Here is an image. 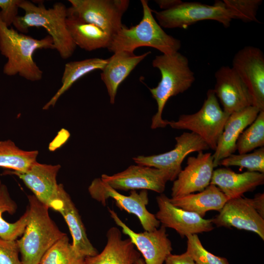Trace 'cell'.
Masks as SVG:
<instances>
[{
  "mask_svg": "<svg viewBox=\"0 0 264 264\" xmlns=\"http://www.w3.org/2000/svg\"><path fill=\"white\" fill-rule=\"evenodd\" d=\"M66 25L75 45L86 51L108 48L112 36L91 23L67 17Z\"/></svg>",
  "mask_w": 264,
  "mask_h": 264,
  "instance_id": "cell-25",
  "label": "cell"
},
{
  "mask_svg": "<svg viewBox=\"0 0 264 264\" xmlns=\"http://www.w3.org/2000/svg\"><path fill=\"white\" fill-rule=\"evenodd\" d=\"M165 263V264H196L186 251L181 254H171L167 257Z\"/></svg>",
  "mask_w": 264,
  "mask_h": 264,
  "instance_id": "cell-36",
  "label": "cell"
},
{
  "mask_svg": "<svg viewBox=\"0 0 264 264\" xmlns=\"http://www.w3.org/2000/svg\"><path fill=\"white\" fill-rule=\"evenodd\" d=\"M19 6L24 13L18 16L13 23L16 30L26 33L30 27H42L51 37L55 49L62 59L72 56L76 45L67 27V8L65 4L56 2L52 8H46L42 2L36 5L31 1L20 0Z\"/></svg>",
  "mask_w": 264,
  "mask_h": 264,
  "instance_id": "cell-2",
  "label": "cell"
},
{
  "mask_svg": "<svg viewBox=\"0 0 264 264\" xmlns=\"http://www.w3.org/2000/svg\"><path fill=\"white\" fill-rule=\"evenodd\" d=\"M229 116L221 108L213 89H209L198 111L181 115L176 121H168V125L173 129L187 130L196 133L215 151Z\"/></svg>",
  "mask_w": 264,
  "mask_h": 264,
  "instance_id": "cell-6",
  "label": "cell"
},
{
  "mask_svg": "<svg viewBox=\"0 0 264 264\" xmlns=\"http://www.w3.org/2000/svg\"><path fill=\"white\" fill-rule=\"evenodd\" d=\"M134 264H145L144 261L142 258H140L137 260Z\"/></svg>",
  "mask_w": 264,
  "mask_h": 264,
  "instance_id": "cell-39",
  "label": "cell"
},
{
  "mask_svg": "<svg viewBox=\"0 0 264 264\" xmlns=\"http://www.w3.org/2000/svg\"><path fill=\"white\" fill-rule=\"evenodd\" d=\"M151 51L139 55L125 51L116 52L109 59L101 73L110 104H113L119 86L134 68L145 59Z\"/></svg>",
  "mask_w": 264,
  "mask_h": 264,
  "instance_id": "cell-22",
  "label": "cell"
},
{
  "mask_svg": "<svg viewBox=\"0 0 264 264\" xmlns=\"http://www.w3.org/2000/svg\"><path fill=\"white\" fill-rule=\"evenodd\" d=\"M88 191L91 197L103 206L106 205L108 199L112 198L121 210L136 216L145 231H153L160 224L155 215L146 208L149 203L147 190H143L139 193L136 190L131 191L130 195L126 196L111 187L100 178H96L88 186Z\"/></svg>",
  "mask_w": 264,
  "mask_h": 264,
  "instance_id": "cell-9",
  "label": "cell"
},
{
  "mask_svg": "<svg viewBox=\"0 0 264 264\" xmlns=\"http://www.w3.org/2000/svg\"><path fill=\"white\" fill-rule=\"evenodd\" d=\"M20 0H0V15L3 22L10 27L18 16Z\"/></svg>",
  "mask_w": 264,
  "mask_h": 264,
  "instance_id": "cell-35",
  "label": "cell"
},
{
  "mask_svg": "<svg viewBox=\"0 0 264 264\" xmlns=\"http://www.w3.org/2000/svg\"><path fill=\"white\" fill-rule=\"evenodd\" d=\"M143 17L139 23L127 27L123 24L120 29L112 36L107 48L115 53L125 51L133 53L136 48L148 46L155 48L163 54H173L181 46L179 40L168 34L155 20L146 0H141Z\"/></svg>",
  "mask_w": 264,
  "mask_h": 264,
  "instance_id": "cell-3",
  "label": "cell"
},
{
  "mask_svg": "<svg viewBox=\"0 0 264 264\" xmlns=\"http://www.w3.org/2000/svg\"><path fill=\"white\" fill-rule=\"evenodd\" d=\"M43 49H55L50 36L37 39L19 32L7 26L0 15V53L7 59L3 67L5 75L18 74L32 82L41 80L43 71L35 62L33 55L36 50Z\"/></svg>",
  "mask_w": 264,
  "mask_h": 264,
  "instance_id": "cell-1",
  "label": "cell"
},
{
  "mask_svg": "<svg viewBox=\"0 0 264 264\" xmlns=\"http://www.w3.org/2000/svg\"><path fill=\"white\" fill-rule=\"evenodd\" d=\"M214 167L213 154L210 153L200 151L197 156H189L186 166L174 180L171 198L203 191L210 184Z\"/></svg>",
  "mask_w": 264,
  "mask_h": 264,
  "instance_id": "cell-15",
  "label": "cell"
},
{
  "mask_svg": "<svg viewBox=\"0 0 264 264\" xmlns=\"http://www.w3.org/2000/svg\"><path fill=\"white\" fill-rule=\"evenodd\" d=\"M218 165L225 167L239 166L247 171L264 174V147L260 148L251 153L232 154L222 159Z\"/></svg>",
  "mask_w": 264,
  "mask_h": 264,
  "instance_id": "cell-31",
  "label": "cell"
},
{
  "mask_svg": "<svg viewBox=\"0 0 264 264\" xmlns=\"http://www.w3.org/2000/svg\"><path fill=\"white\" fill-rule=\"evenodd\" d=\"M1 184H2V183H1V181H0V185Z\"/></svg>",
  "mask_w": 264,
  "mask_h": 264,
  "instance_id": "cell-40",
  "label": "cell"
},
{
  "mask_svg": "<svg viewBox=\"0 0 264 264\" xmlns=\"http://www.w3.org/2000/svg\"><path fill=\"white\" fill-rule=\"evenodd\" d=\"M19 253L17 240L0 238V264H22L19 258Z\"/></svg>",
  "mask_w": 264,
  "mask_h": 264,
  "instance_id": "cell-34",
  "label": "cell"
},
{
  "mask_svg": "<svg viewBox=\"0 0 264 264\" xmlns=\"http://www.w3.org/2000/svg\"><path fill=\"white\" fill-rule=\"evenodd\" d=\"M155 2L162 10H166L177 5L182 1L180 0H156Z\"/></svg>",
  "mask_w": 264,
  "mask_h": 264,
  "instance_id": "cell-38",
  "label": "cell"
},
{
  "mask_svg": "<svg viewBox=\"0 0 264 264\" xmlns=\"http://www.w3.org/2000/svg\"><path fill=\"white\" fill-rule=\"evenodd\" d=\"M85 259L69 243L66 234L46 251L40 264H86Z\"/></svg>",
  "mask_w": 264,
  "mask_h": 264,
  "instance_id": "cell-29",
  "label": "cell"
},
{
  "mask_svg": "<svg viewBox=\"0 0 264 264\" xmlns=\"http://www.w3.org/2000/svg\"><path fill=\"white\" fill-rule=\"evenodd\" d=\"M67 17L93 24L111 36L122 27L128 0H69Z\"/></svg>",
  "mask_w": 264,
  "mask_h": 264,
  "instance_id": "cell-8",
  "label": "cell"
},
{
  "mask_svg": "<svg viewBox=\"0 0 264 264\" xmlns=\"http://www.w3.org/2000/svg\"><path fill=\"white\" fill-rule=\"evenodd\" d=\"M260 111L251 106L229 115L213 154L215 167L220 160L235 152L239 136L255 120Z\"/></svg>",
  "mask_w": 264,
  "mask_h": 264,
  "instance_id": "cell-20",
  "label": "cell"
},
{
  "mask_svg": "<svg viewBox=\"0 0 264 264\" xmlns=\"http://www.w3.org/2000/svg\"><path fill=\"white\" fill-rule=\"evenodd\" d=\"M173 149L167 152L148 156L138 155L132 159L138 165L157 168L166 172L174 181L182 170L181 164L189 154L209 149L202 139L192 132H184L175 138Z\"/></svg>",
  "mask_w": 264,
  "mask_h": 264,
  "instance_id": "cell-10",
  "label": "cell"
},
{
  "mask_svg": "<svg viewBox=\"0 0 264 264\" xmlns=\"http://www.w3.org/2000/svg\"><path fill=\"white\" fill-rule=\"evenodd\" d=\"M264 183V174L246 171L237 173L231 170L220 168L213 171L210 184L218 187L228 200L242 197Z\"/></svg>",
  "mask_w": 264,
  "mask_h": 264,
  "instance_id": "cell-23",
  "label": "cell"
},
{
  "mask_svg": "<svg viewBox=\"0 0 264 264\" xmlns=\"http://www.w3.org/2000/svg\"><path fill=\"white\" fill-rule=\"evenodd\" d=\"M17 209V204L11 198L7 186L1 184L0 185V238L14 241L23 234L28 220L27 208L24 214L15 222H7L2 217L3 213L13 215Z\"/></svg>",
  "mask_w": 264,
  "mask_h": 264,
  "instance_id": "cell-27",
  "label": "cell"
},
{
  "mask_svg": "<svg viewBox=\"0 0 264 264\" xmlns=\"http://www.w3.org/2000/svg\"><path fill=\"white\" fill-rule=\"evenodd\" d=\"M187 238L186 252L196 264H229L227 259L215 256L202 245L197 234L190 235Z\"/></svg>",
  "mask_w": 264,
  "mask_h": 264,
  "instance_id": "cell-32",
  "label": "cell"
},
{
  "mask_svg": "<svg viewBox=\"0 0 264 264\" xmlns=\"http://www.w3.org/2000/svg\"><path fill=\"white\" fill-rule=\"evenodd\" d=\"M264 146V111L239 136L236 143L239 154H245Z\"/></svg>",
  "mask_w": 264,
  "mask_h": 264,
  "instance_id": "cell-30",
  "label": "cell"
},
{
  "mask_svg": "<svg viewBox=\"0 0 264 264\" xmlns=\"http://www.w3.org/2000/svg\"><path fill=\"white\" fill-rule=\"evenodd\" d=\"M215 94L228 114L252 106L247 88L235 72L228 66H222L215 74Z\"/></svg>",
  "mask_w": 264,
  "mask_h": 264,
  "instance_id": "cell-17",
  "label": "cell"
},
{
  "mask_svg": "<svg viewBox=\"0 0 264 264\" xmlns=\"http://www.w3.org/2000/svg\"><path fill=\"white\" fill-rule=\"evenodd\" d=\"M108 62L107 59L99 58L71 61L65 66L62 78V86L54 95L43 107L44 110L54 107L59 98L77 80L95 70H102Z\"/></svg>",
  "mask_w": 264,
  "mask_h": 264,
  "instance_id": "cell-26",
  "label": "cell"
},
{
  "mask_svg": "<svg viewBox=\"0 0 264 264\" xmlns=\"http://www.w3.org/2000/svg\"><path fill=\"white\" fill-rule=\"evenodd\" d=\"M152 66L159 69L161 75L157 86L149 88L157 106L151 126L152 129H155L168 125V121L162 119V114L169 98L188 90L195 78L187 58L179 52L156 56L152 61Z\"/></svg>",
  "mask_w": 264,
  "mask_h": 264,
  "instance_id": "cell-4",
  "label": "cell"
},
{
  "mask_svg": "<svg viewBox=\"0 0 264 264\" xmlns=\"http://www.w3.org/2000/svg\"><path fill=\"white\" fill-rule=\"evenodd\" d=\"M250 202L259 213L264 219V194L258 193L252 198H249Z\"/></svg>",
  "mask_w": 264,
  "mask_h": 264,
  "instance_id": "cell-37",
  "label": "cell"
},
{
  "mask_svg": "<svg viewBox=\"0 0 264 264\" xmlns=\"http://www.w3.org/2000/svg\"><path fill=\"white\" fill-rule=\"evenodd\" d=\"M106 236L107 243L102 251L94 256L86 257V264H134L141 258L131 240L122 239L117 227H110Z\"/></svg>",
  "mask_w": 264,
  "mask_h": 264,
  "instance_id": "cell-21",
  "label": "cell"
},
{
  "mask_svg": "<svg viewBox=\"0 0 264 264\" xmlns=\"http://www.w3.org/2000/svg\"><path fill=\"white\" fill-rule=\"evenodd\" d=\"M154 13L159 24L165 28H186L204 20L215 21L227 28L233 19H237L236 13L227 8L223 1H216L212 5L182 1L171 9Z\"/></svg>",
  "mask_w": 264,
  "mask_h": 264,
  "instance_id": "cell-7",
  "label": "cell"
},
{
  "mask_svg": "<svg viewBox=\"0 0 264 264\" xmlns=\"http://www.w3.org/2000/svg\"><path fill=\"white\" fill-rule=\"evenodd\" d=\"M60 165L42 164L37 161L26 172L7 171L5 174L18 176L42 203L51 208L58 197L57 182Z\"/></svg>",
  "mask_w": 264,
  "mask_h": 264,
  "instance_id": "cell-18",
  "label": "cell"
},
{
  "mask_svg": "<svg viewBox=\"0 0 264 264\" xmlns=\"http://www.w3.org/2000/svg\"><path fill=\"white\" fill-rule=\"evenodd\" d=\"M38 151H24L10 139L0 141V167L24 172L37 162Z\"/></svg>",
  "mask_w": 264,
  "mask_h": 264,
  "instance_id": "cell-28",
  "label": "cell"
},
{
  "mask_svg": "<svg viewBox=\"0 0 264 264\" xmlns=\"http://www.w3.org/2000/svg\"><path fill=\"white\" fill-rule=\"evenodd\" d=\"M232 68L246 85L252 106L264 111V55L259 48L246 46L234 55Z\"/></svg>",
  "mask_w": 264,
  "mask_h": 264,
  "instance_id": "cell-11",
  "label": "cell"
},
{
  "mask_svg": "<svg viewBox=\"0 0 264 264\" xmlns=\"http://www.w3.org/2000/svg\"><path fill=\"white\" fill-rule=\"evenodd\" d=\"M226 6L235 12L237 19L244 22H259L256 16L262 0H223Z\"/></svg>",
  "mask_w": 264,
  "mask_h": 264,
  "instance_id": "cell-33",
  "label": "cell"
},
{
  "mask_svg": "<svg viewBox=\"0 0 264 264\" xmlns=\"http://www.w3.org/2000/svg\"><path fill=\"white\" fill-rule=\"evenodd\" d=\"M174 206L203 218L208 211H220L228 199L216 186L210 184L203 191L176 198H169Z\"/></svg>",
  "mask_w": 264,
  "mask_h": 264,
  "instance_id": "cell-24",
  "label": "cell"
},
{
  "mask_svg": "<svg viewBox=\"0 0 264 264\" xmlns=\"http://www.w3.org/2000/svg\"><path fill=\"white\" fill-rule=\"evenodd\" d=\"M108 210L115 223L122 228L123 233L129 237L142 254L145 264H163L173 250L165 227L161 225L152 231L137 233L127 226L113 210Z\"/></svg>",
  "mask_w": 264,
  "mask_h": 264,
  "instance_id": "cell-13",
  "label": "cell"
},
{
  "mask_svg": "<svg viewBox=\"0 0 264 264\" xmlns=\"http://www.w3.org/2000/svg\"><path fill=\"white\" fill-rule=\"evenodd\" d=\"M158 210L155 216L161 225L174 229L181 237L212 231L213 219H205L198 214L173 205L169 198L161 194L156 198Z\"/></svg>",
  "mask_w": 264,
  "mask_h": 264,
  "instance_id": "cell-14",
  "label": "cell"
},
{
  "mask_svg": "<svg viewBox=\"0 0 264 264\" xmlns=\"http://www.w3.org/2000/svg\"><path fill=\"white\" fill-rule=\"evenodd\" d=\"M27 198L28 222L22 237L17 242L22 264H40L46 251L66 234L51 219L47 205L33 195Z\"/></svg>",
  "mask_w": 264,
  "mask_h": 264,
  "instance_id": "cell-5",
  "label": "cell"
},
{
  "mask_svg": "<svg viewBox=\"0 0 264 264\" xmlns=\"http://www.w3.org/2000/svg\"><path fill=\"white\" fill-rule=\"evenodd\" d=\"M51 208L63 217L72 238L71 244L81 255L86 258L99 253L88 239L79 212L62 184H59L58 197Z\"/></svg>",
  "mask_w": 264,
  "mask_h": 264,
  "instance_id": "cell-19",
  "label": "cell"
},
{
  "mask_svg": "<svg viewBox=\"0 0 264 264\" xmlns=\"http://www.w3.org/2000/svg\"><path fill=\"white\" fill-rule=\"evenodd\" d=\"M213 219L217 227H233L256 233L264 240V219L253 208L249 198L240 197L228 200Z\"/></svg>",
  "mask_w": 264,
  "mask_h": 264,
  "instance_id": "cell-16",
  "label": "cell"
},
{
  "mask_svg": "<svg viewBox=\"0 0 264 264\" xmlns=\"http://www.w3.org/2000/svg\"><path fill=\"white\" fill-rule=\"evenodd\" d=\"M100 178L116 190H151L159 194H162L167 182L170 181L165 171L138 164L112 175L103 174Z\"/></svg>",
  "mask_w": 264,
  "mask_h": 264,
  "instance_id": "cell-12",
  "label": "cell"
}]
</instances>
